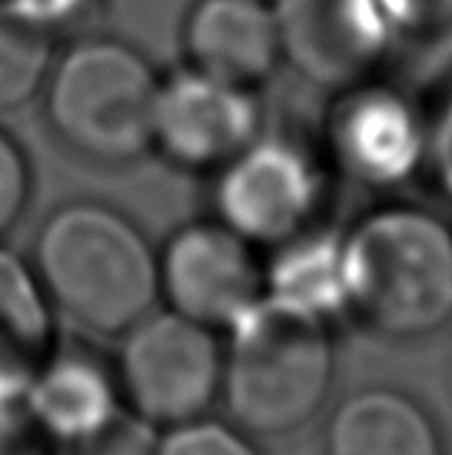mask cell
<instances>
[{
    "label": "cell",
    "mask_w": 452,
    "mask_h": 455,
    "mask_svg": "<svg viewBox=\"0 0 452 455\" xmlns=\"http://www.w3.org/2000/svg\"><path fill=\"white\" fill-rule=\"evenodd\" d=\"M35 274L46 300L95 334H124L159 300V257L133 222L95 202L44 222Z\"/></svg>",
    "instance_id": "obj_1"
},
{
    "label": "cell",
    "mask_w": 452,
    "mask_h": 455,
    "mask_svg": "<svg viewBox=\"0 0 452 455\" xmlns=\"http://www.w3.org/2000/svg\"><path fill=\"white\" fill-rule=\"evenodd\" d=\"M343 289L369 329L418 340L452 320V231L435 213L392 205L363 217L340 243Z\"/></svg>",
    "instance_id": "obj_2"
},
{
    "label": "cell",
    "mask_w": 452,
    "mask_h": 455,
    "mask_svg": "<svg viewBox=\"0 0 452 455\" xmlns=\"http://www.w3.org/2000/svg\"><path fill=\"white\" fill-rule=\"evenodd\" d=\"M335 346L326 320L263 294L228 326L222 398L236 424L257 435L303 427L331 389Z\"/></svg>",
    "instance_id": "obj_3"
},
{
    "label": "cell",
    "mask_w": 452,
    "mask_h": 455,
    "mask_svg": "<svg viewBox=\"0 0 452 455\" xmlns=\"http://www.w3.org/2000/svg\"><path fill=\"white\" fill-rule=\"evenodd\" d=\"M159 76L136 46L87 38L55 55L44 87L46 122L69 150L127 164L153 148Z\"/></svg>",
    "instance_id": "obj_4"
},
{
    "label": "cell",
    "mask_w": 452,
    "mask_h": 455,
    "mask_svg": "<svg viewBox=\"0 0 452 455\" xmlns=\"http://www.w3.org/2000/svg\"><path fill=\"white\" fill-rule=\"evenodd\" d=\"M124 334L118 392L153 427L196 421L222 395V346L213 329L164 311L141 317Z\"/></svg>",
    "instance_id": "obj_5"
},
{
    "label": "cell",
    "mask_w": 452,
    "mask_h": 455,
    "mask_svg": "<svg viewBox=\"0 0 452 455\" xmlns=\"http://www.w3.org/2000/svg\"><path fill=\"white\" fill-rule=\"evenodd\" d=\"M282 61L331 92L377 78L403 41L380 0H271Z\"/></svg>",
    "instance_id": "obj_6"
},
{
    "label": "cell",
    "mask_w": 452,
    "mask_h": 455,
    "mask_svg": "<svg viewBox=\"0 0 452 455\" xmlns=\"http://www.w3.org/2000/svg\"><path fill=\"white\" fill-rule=\"evenodd\" d=\"M219 171L213 190L219 222L248 243L282 245L312 222L320 202V173L312 156L294 141L257 136Z\"/></svg>",
    "instance_id": "obj_7"
},
{
    "label": "cell",
    "mask_w": 452,
    "mask_h": 455,
    "mask_svg": "<svg viewBox=\"0 0 452 455\" xmlns=\"http://www.w3.org/2000/svg\"><path fill=\"white\" fill-rule=\"evenodd\" d=\"M326 133L343 173L369 188H389L426 162L430 118L409 92L369 78L337 92Z\"/></svg>",
    "instance_id": "obj_8"
},
{
    "label": "cell",
    "mask_w": 452,
    "mask_h": 455,
    "mask_svg": "<svg viewBox=\"0 0 452 455\" xmlns=\"http://www.w3.org/2000/svg\"><path fill=\"white\" fill-rule=\"evenodd\" d=\"M159 294L170 311L208 329L231 323L266 294L251 243L222 222H196L170 236L159 257Z\"/></svg>",
    "instance_id": "obj_9"
},
{
    "label": "cell",
    "mask_w": 452,
    "mask_h": 455,
    "mask_svg": "<svg viewBox=\"0 0 452 455\" xmlns=\"http://www.w3.org/2000/svg\"><path fill=\"white\" fill-rule=\"evenodd\" d=\"M259 133V104L251 87L185 67L159 84L153 148L187 171L231 162Z\"/></svg>",
    "instance_id": "obj_10"
},
{
    "label": "cell",
    "mask_w": 452,
    "mask_h": 455,
    "mask_svg": "<svg viewBox=\"0 0 452 455\" xmlns=\"http://www.w3.org/2000/svg\"><path fill=\"white\" fill-rule=\"evenodd\" d=\"M182 46L187 67L251 90L282 61L271 0H196L185 18Z\"/></svg>",
    "instance_id": "obj_11"
},
{
    "label": "cell",
    "mask_w": 452,
    "mask_h": 455,
    "mask_svg": "<svg viewBox=\"0 0 452 455\" xmlns=\"http://www.w3.org/2000/svg\"><path fill=\"white\" fill-rule=\"evenodd\" d=\"M329 455H444L441 435L409 395L366 389L349 395L326 427Z\"/></svg>",
    "instance_id": "obj_12"
},
{
    "label": "cell",
    "mask_w": 452,
    "mask_h": 455,
    "mask_svg": "<svg viewBox=\"0 0 452 455\" xmlns=\"http://www.w3.org/2000/svg\"><path fill=\"white\" fill-rule=\"evenodd\" d=\"M20 403L46 435L67 447L99 433L122 410L118 383L99 363L78 355L50 357Z\"/></svg>",
    "instance_id": "obj_13"
},
{
    "label": "cell",
    "mask_w": 452,
    "mask_h": 455,
    "mask_svg": "<svg viewBox=\"0 0 452 455\" xmlns=\"http://www.w3.org/2000/svg\"><path fill=\"white\" fill-rule=\"evenodd\" d=\"M52 357V315L38 274L0 248V401H20Z\"/></svg>",
    "instance_id": "obj_14"
},
{
    "label": "cell",
    "mask_w": 452,
    "mask_h": 455,
    "mask_svg": "<svg viewBox=\"0 0 452 455\" xmlns=\"http://www.w3.org/2000/svg\"><path fill=\"white\" fill-rule=\"evenodd\" d=\"M266 271V294L329 317L346 308L340 243L329 236H294Z\"/></svg>",
    "instance_id": "obj_15"
},
{
    "label": "cell",
    "mask_w": 452,
    "mask_h": 455,
    "mask_svg": "<svg viewBox=\"0 0 452 455\" xmlns=\"http://www.w3.org/2000/svg\"><path fill=\"white\" fill-rule=\"evenodd\" d=\"M55 64V32L0 0V113L44 92Z\"/></svg>",
    "instance_id": "obj_16"
},
{
    "label": "cell",
    "mask_w": 452,
    "mask_h": 455,
    "mask_svg": "<svg viewBox=\"0 0 452 455\" xmlns=\"http://www.w3.org/2000/svg\"><path fill=\"white\" fill-rule=\"evenodd\" d=\"M156 455H259V452L236 429L196 418V421L170 427V433L159 438Z\"/></svg>",
    "instance_id": "obj_17"
},
{
    "label": "cell",
    "mask_w": 452,
    "mask_h": 455,
    "mask_svg": "<svg viewBox=\"0 0 452 455\" xmlns=\"http://www.w3.org/2000/svg\"><path fill=\"white\" fill-rule=\"evenodd\" d=\"M159 438L153 424L133 410H118L99 433H92L73 447V455H156Z\"/></svg>",
    "instance_id": "obj_18"
},
{
    "label": "cell",
    "mask_w": 452,
    "mask_h": 455,
    "mask_svg": "<svg viewBox=\"0 0 452 455\" xmlns=\"http://www.w3.org/2000/svg\"><path fill=\"white\" fill-rule=\"evenodd\" d=\"M29 199L27 156L0 130V236L20 220Z\"/></svg>",
    "instance_id": "obj_19"
},
{
    "label": "cell",
    "mask_w": 452,
    "mask_h": 455,
    "mask_svg": "<svg viewBox=\"0 0 452 455\" xmlns=\"http://www.w3.org/2000/svg\"><path fill=\"white\" fill-rule=\"evenodd\" d=\"M403 41L452 27V0H380Z\"/></svg>",
    "instance_id": "obj_20"
},
{
    "label": "cell",
    "mask_w": 452,
    "mask_h": 455,
    "mask_svg": "<svg viewBox=\"0 0 452 455\" xmlns=\"http://www.w3.org/2000/svg\"><path fill=\"white\" fill-rule=\"evenodd\" d=\"M0 455H52V438L20 401H0Z\"/></svg>",
    "instance_id": "obj_21"
},
{
    "label": "cell",
    "mask_w": 452,
    "mask_h": 455,
    "mask_svg": "<svg viewBox=\"0 0 452 455\" xmlns=\"http://www.w3.org/2000/svg\"><path fill=\"white\" fill-rule=\"evenodd\" d=\"M430 118V139H426V162L432 164L438 185L452 199V87L444 92L441 104Z\"/></svg>",
    "instance_id": "obj_22"
},
{
    "label": "cell",
    "mask_w": 452,
    "mask_h": 455,
    "mask_svg": "<svg viewBox=\"0 0 452 455\" xmlns=\"http://www.w3.org/2000/svg\"><path fill=\"white\" fill-rule=\"evenodd\" d=\"M6 4L29 20L55 32L67 27V23H73L84 12L87 0H6Z\"/></svg>",
    "instance_id": "obj_23"
}]
</instances>
